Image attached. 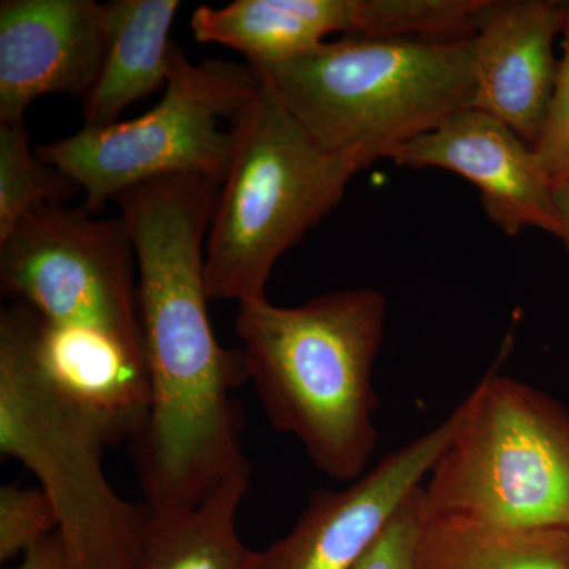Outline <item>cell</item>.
<instances>
[{
    "instance_id": "cell-13",
    "label": "cell",
    "mask_w": 569,
    "mask_h": 569,
    "mask_svg": "<svg viewBox=\"0 0 569 569\" xmlns=\"http://www.w3.org/2000/svg\"><path fill=\"white\" fill-rule=\"evenodd\" d=\"M413 24L408 0H234L198 7L190 21L194 40L241 52L252 67L290 61L332 33L402 39Z\"/></svg>"
},
{
    "instance_id": "cell-8",
    "label": "cell",
    "mask_w": 569,
    "mask_h": 569,
    "mask_svg": "<svg viewBox=\"0 0 569 569\" xmlns=\"http://www.w3.org/2000/svg\"><path fill=\"white\" fill-rule=\"evenodd\" d=\"M129 228L66 206L29 213L0 241V290L47 323L108 337L144 361ZM146 362V361H144Z\"/></svg>"
},
{
    "instance_id": "cell-17",
    "label": "cell",
    "mask_w": 569,
    "mask_h": 569,
    "mask_svg": "<svg viewBox=\"0 0 569 569\" xmlns=\"http://www.w3.org/2000/svg\"><path fill=\"white\" fill-rule=\"evenodd\" d=\"M413 569H569V529H501L426 516Z\"/></svg>"
},
{
    "instance_id": "cell-22",
    "label": "cell",
    "mask_w": 569,
    "mask_h": 569,
    "mask_svg": "<svg viewBox=\"0 0 569 569\" xmlns=\"http://www.w3.org/2000/svg\"><path fill=\"white\" fill-rule=\"evenodd\" d=\"M10 569H67L66 550L58 533L41 539L22 553L21 563Z\"/></svg>"
},
{
    "instance_id": "cell-14",
    "label": "cell",
    "mask_w": 569,
    "mask_h": 569,
    "mask_svg": "<svg viewBox=\"0 0 569 569\" xmlns=\"http://www.w3.org/2000/svg\"><path fill=\"white\" fill-rule=\"evenodd\" d=\"M37 355L52 383L110 433L112 443L138 436L151 406L141 358L108 337L47 323L39 316Z\"/></svg>"
},
{
    "instance_id": "cell-18",
    "label": "cell",
    "mask_w": 569,
    "mask_h": 569,
    "mask_svg": "<svg viewBox=\"0 0 569 569\" xmlns=\"http://www.w3.org/2000/svg\"><path fill=\"white\" fill-rule=\"evenodd\" d=\"M78 192L77 183L37 156L24 121L0 123V241L29 213L66 204Z\"/></svg>"
},
{
    "instance_id": "cell-5",
    "label": "cell",
    "mask_w": 569,
    "mask_h": 569,
    "mask_svg": "<svg viewBox=\"0 0 569 569\" xmlns=\"http://www.w3.org/2000/svg\"><path fill=\"white\" fill-rule=\"evenodd\" d=\"M230 132L231 162L206 241L204 279L211 301L242 305L266 298L279 258L340 203L362 168L321 148L263 80L231 119Z\"/></svg>"
},
{
    "instance_id": "cell-21",
    "label": "cell",
    "mask_w": 569,
    "mask_h": 569,
    "mask_svg": "<svg viewBox=\"0 0 569 569\" xmlns=\"http://www.w3.org/2000/svg\"><path fill=\"white\" fill-rule=\"evenodd\" d=\"M425 518L422 488H419L353 569H413Z\"/></svg>"
},
{
    "instance_id": "cell-15",
    "label": "cell",
    "mask_w": 569,
    "mask_h": 569,
    "mask_svg": "<svg viewBox=\"0 0 569 569\" xmlns=\"http://www.w3.org/2000/svg\"><path fill=\"white\" fill-rule=\"evenodd\" d=\"M110 44L99 80L82 100L86 129L119 122L130 104L164 88L170 73V40L179 0L108 2Z\"/></svg>"
},
{
    "instance_id": "cell-10",
    "label": "cell",
    "mask_w": 569,
    "mask_h": 569,
    "mask_svg": "<svg viewBox=\"0 0 569 569\" xmlns=\"http://www.w3.org/2000/svg\"><path fill=\"white\" fill-rule=\"evenodd\" d=\"M399 167L440 168L473 183L505 234L537 228L561 238L556 183L533 146L488 112L467 108L389 157Z\"/></svg>"
},
{
    "instance_id": "cell-19",
    "label": "cell",
    "mask_w": 569,
    "mask_h": 569,
    "mask_svg": "<svg viewBox=\"0 0 569 569\" xmlns=\"http://www.w3.org/2000/svg\"><path fill=\"white\" fill-rule=\"evenodd\" d=\"M59 520L54 507L41 489H0V560L22 556L41 539L58 531Z\"/></svg>"
},
{
    "instance_id": "cell-20",
    "label": "cell",
    "mask_w": 569,
    "mask_h": 569,
    "mask_svg": "<svg viewBox=\"0 0 569 569\" xmlns=\"http://www.w3.org/2000/svg\"><path fill=\"white\" fill-rule=\"evenodd\" d=\"M553 183L569 181V2L561 31V56L556 89L542 132L533 146Z\"/></svg>"
},
{
    "instance_id": "cell-3",
    "label": "cell",
    "mask_w": 569,
    "mask_h": 569,
    "mask_svg": "<svg viewBox=\"0 0 569 569\" xmlns=\"http://www.w3.org/2000/svg\"><path fill=\"white\" fill-rule=\"evenodd\" d=\"M252 69L321 148L362 170L473 108L470 37H342Z\"/></svg>"
},
{
    "instance_id": "cell-16",
    "label": "cell",
    "mask_w": 569,
    "mask_h": 569,
    "mask_svg": "<svg viewBox=\"0 0 569 569\" xmlns=\"http://www.w3.org/2000/svg\"><path fill=\"white\" fill-rule=\"evenodd\" d=\"M249 488L250 473L238 475L197 507L149 511L134 569H254L257 550L242 542L236 523Z\"/></svg>"
},
{
    "instance_id": "cell-9",
    "label": "cell",
    "mask_w": 569,
    "mask_h": 569,
    "mask_svg": "<svg viewBox=\"0 0 569 569\" xmlns=\"http://www.w3.org/2000/svg\"><path fill=\"white\" fill-rule=\"evenodd\" d=\"M462 407L340 490H318L293 529L257 550L254 569H353L422 488L458 430Z\"/></svg>"
},
{
    "instance_id": "cell-1",
    "label": "cell",
    "mask_w": 569,
    "mask_h": 569,
    "mask_svg": "<svg viewBox=\"0 0 569 569\" xmlns=\"http://www.w3.org/2000/svg\"><path fill=\"white\" fill-rule=\"evenodd\" d=\"M220 187L204 176H164L114 201L137 258L151 406L133 460L151 512L197 507L228 479L250 473L233 397L249 380L244 358L213 335L206 290Z\"/></svg>"
},
{
    "instance_id": "cell-2",
    "label": "cell",
    "mask_w": 569,
    "mask_h": 569,
    "mask_svg": "<svg viewBox=\"0 0 569 569\" xmlns=\"http://www.w3.org/2000/svg\"><path fill=\"white\" fill-rule=\"evenodd\" d=\"M387 313V296L373 288L296 307L268 298L239 305V350L266 417L336 481L361 478L377 448L373 367Z\"/></svg>"
},
{
    "instance_id": "cell-4",
    "label": "cell",
    "mask_w": 569,
    "mask_h": 569,
    "mask_svg": "<svg viewBox=\"0 0 569 569\" xmlns=\"http://www.w3.org/2000/svg\"><path fill=\"white\" fill-rule=\"evenodd\" d=\"M39 313L0 310V455L20 460L50 498L67 569H134L149 509L108 481L110 433L52 383L37 355Z\"/></svg>"
},
{
    "instance_id": "cell-23",
    "label": "cell",
    "mask_w": 569,
    "mask_h": 569,
    "mask_svg": "<svg viewBox=\"0 0 569 569\" xmlns=\"http://www.w3.org/2000/svg\"><path fill=\"white\" fill-rule=\"evenodd\" d=\"M556 204L557 209H559L561 223H563V233H561L560 239L567 246L569 253V181L557 183Z\"/></svg>"
},
{
    "instance_id": "cell-11",
    "label": "cell",
    "mask_w": 569,
    "mask_h": 569,
    "mask_svg": "<svg viewBox=\"0 0 569 569\" xmlns=\"http://www.w3.org/2000/svg\"><path fill=\"white\" fill-rule=\"evenodd\" d=\"M110 44L107 3L93 0L0 2V123L24 121L44 96L91 93Z\"/></svg>"
},
{
    "instance_id": "cell-12",
    "label": "cell",
    "mask_w": 569,
    "mask_h": 569,
    "mask_svg": "<svg viewBox=\"0 0 569 569\" xmlns=\"http://www.w3.org/2000/svg\"><path fill=\"white\" fill-rule=\"evenodd\" d=\"M567 11L568 2L557 0H481L475 13L473 108L507 123L530 146L548 119L559 73L553 44Z\"/></svg>"
},
{
    "instance_id": "cell-6",
    "label": "cell",
    "mask_w": 569,
    "mask_h": 569,
    "mask_svg": "<svg viewBox=\"0 0 569 569\" xmlns=\"http://www.w3.org/2000/svg\"><path fill=\"white\" fill-rule=\"evenodd\" d=\"M507 350L460 402L458 430L422 485L426 516L569 529V413L498 372Z\"/></svg>"
},
{
    "instance_id": "cell-7",
    "label": "cell",
    "mask_w": 569,
    "mask_h": 569,
    "mask_svg": "<svg viewBox=\"0 0 569 569\" xmlns=\"http://www.w3.org/2000/svg\"><path fill=\"white\" fill-rule=\"evenodd\" d=\"M250 66L209 59L189 61L176 41L160 102L151 111L103 129H86L37 146V156L84 192L96 213L134 186L174 174L223 183L231 162L230 126L260 86Z\"/></svg>"
}]
</instances>
